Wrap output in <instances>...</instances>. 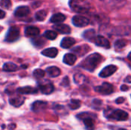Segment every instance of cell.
Instances as JSON below:
<instances>
[{"mask_svg": "<svg viewBox=\"0 0 131 130\" xmlns=\"http://www.w3.org/2000/svg\"><path fill=\"white\" fill-rule=\"evenodd\" d=\"M61 85H62V86H64V87H67V86H68L69 85V79H68V77H64V79H63V81H62V83L61 84Z\"/></svg>", "mask_w": 131, "mask_h": 130, "instance_id": "obj_34", "label": "cell"}, {"mask_svg": "<svg viewBox=\"0 0 131 130\" xmlns=\"http://www.w3.org/2000/svg\"><path fill=\"white\" fill-rule=\"evenodd\" d=\"M77 61V57L74 54H71V53H69V54H66L64 56V58H63V61L64 64H68V65H73L74 64V63L76 62Z\"/></svg>", "mask_w": 131, "mask_h": 130, "instance_id": "obj_21", "label": "cell"}, {"mask_svg": "<svg viewBox=\"0 0 131 130\" xmlns=\"http://www.w3.org/2000/svg\"><path fill=\"white\" fill-rule=\"evenodd\" d=\"M66 19V16L61 13H57L53 15L51 18H50V21L54 23V24H58V23H61L63 22L64 20Z\"/></svg>", "mask_w": 131, "mask_h": 130, "instance_id": "obj_23", "label": "cell"}, {"mask_svg": "<svg viewBox=\"0 0 131 130\" xmlns=\"http://www.w3.org/2000/svg\"><path fill=\"white\" fill-rule=\"evenodd\" d=\"M95 116L91 113H81L77 116V118L82 120L87 130H94V119Z\"/></svg>", "mask_w": 131, "mask_h": 130, "instance_id": "obj_3", "label": "cell"}, {"mask_svg": "<svg viewBox=\"0 0 131 130\" xmlns=\"http://www.w3.org/2000/svg\"><path fill=\"white\" fill-rule=\"evenodd\" d=\"M40 33V30L37 27L34 26H28L25 29V34L27 37L29 38H34L37 37Z\"/></svg>", "mask_w": 131, "mask_h": 130, "instance_id": "obj_15", "label": "cell"}, {"mask_svg": "<svg viewBox=\"0 0 131 130\" xmlns=\"http://www.w3.org/2000/svg\"><path fill=\"white\" fill-rule=\"evenodd\" d=\"M19 34H20V31L18 28L15 26L11 27L8 30V32L5 35V41L7 42H14L18 39Z\"/></svg>", "mask_w": 131, "mask_h": 130, "instance_id": "obj_6", "label": "cell"}, {"mask_svg": "<svg viewBox=\"0 0 131 130\" xmlns=\"http://www.w3.org/2000/svg\"><path fill=\"white\" fill-rule=\"evenodd\" d=\"M95 91L103 95H109L114 92V87L109 83H104L102 85L96 87L94 88Z\"/></svg>", "mask_w": 131, "mask_h": 130, "instance_id": "obj_7", "label": "cell"}, {"mask_svg": "<svg viewBox=\"0 0 131 130\" xmlns=\"http://www.w3.org/2000/svg\"><path fill=\"white\" fill-rule=\"evenodd\" d=\"M58 54V51L55 48H46L41 51V54L48 57H51L54 58Z\"/></svg>", "mask_w": 131, "mask_h": 130, "instance_id": "obj_19", "label": "cell"}, {"mask_svg": "<svg viewBox=\"0 0 131 130\" xmlns=\"http://www.w3.org/2000/svg\"><path fill=\"white\" fill-rule=\"evenodd\" d=\"M85 77L83 74H77L74 76V80L76 84H82L85 81Z\"/></svg>", "mask_w": 131, "mask_h": 130, "instance_id": "obj_29", "label": "cell"}, {"mask_svg": "<svg viewBox=\"0 0 131 130\" xmlns=\"http://www.w3.org/2000/svg\"><path fill=\"white\" fill-rule=\"evenodd\" d=\"M47 106H48V103L47 102L38 100V101H35L31 104V109L35 113H39V112L43 111L44 110H45L47 108Z\"/></svg>", "mask_w": 131, "mask_h": 130, "instance_id": "obj_12", "label": "cell"}, {"mask_svg": "<svg viewBox=\"0 0 131 130\" xmlns=\"http://www.w3.org/2000/svg\"><path fill=\"white\" fill-rule=\"evenodd\" d=\"M95 31L94 29H89V30H87L85 31V32L84 33L83 36L84 37V38L88 39V40H90L91 41L92 38L95 36Z\"/></svg>", "mask_w": 131, "mask_h": 130, "instance_id": "obj_28", "label": "cell"}, {"mask_svg": "<svg viewBox=\"0 0 131 130\" xmlns=\"http://www.w3.org/2000/svg\"><path fill=\"white\" fill-rule=\"evenodd\" d=\"M45 130H51V129H45Z\"/></svg>", "mask_w": 131, "mask_h": 130, "instance_id": "obj_41", "label": "cell"}, {"mask_svg": "<svg viewBox=\"0 0 131 130\" xmlns=\"http://www.w3.org/2000/svg\"><path fill=\"white\" fill-rule=\"evenodd\" d=\"M44 36L49 40H54L57 38L58 34L56 31H46L45 32Z\"/></svg>", "mask_w": 131, "mask_h": 130, "instance_id": "obj_30", "label": "cell"}, {"mask_svg": "<svg viewBox=\"0 0 131 130\" xmlns=\"http://www.w3.org/2000/svg\"><path fill=\"white\" fill-rule=\"evenodd\" d=\"M47 15H48V13H47V11L45 10H40V11L36 12L35 18L38 21H44L46 18Z\"/></svg>", "mask_w": 131, "mask_h": 130, "instance_id": "obj_26", "label": "cell"}, {"mask_svg": "<svg viewBox=\"0 0 131 130\" xmlns=\"http://www.w3.org/2000/svg\"><path fill=\"white\" fill-rule=\"evenodd\" d=\"M91 41L95 43L96 45L104 48H110L111 47V44L108 39L101 35H95Z\"/></svg>", "mask_w": 131, "mask_h": 130, "instance_id": "obj_8", "label": "cell"}, {"mask_svg": "<svg viewBox=\"0 0 131 130\" xmlns=\"http://www.w3.org/2000/svg\"><path fill=\"white\" fill-rule=\"evenodd\" d=\"M53 28L55 29V31L60 32L61 34H66L71 33V28L68 25H65V24L58 23V24H56L55 25H54Z\"/></svg>", "mask_w": 131, "mask_h": 130, "instance_id": "obj_16", "label": "cell"}, {"mask_svg": "<svg viewBox=\"0 0 131 130\" xmlns=\"http://www.w3.org/2000/svg\"><path fill=\"white\" fill-rule=\"evenodd\" d=\"M118 130H127V129H120Z\"/></svg>", "mask_w": 131, "mask_h": 130, "instance_id": "obj_40", "label": "cell"}, {"mask_svg": "<svg viewBox=\"0 0 131 130\" xmlns=\"http://www.w3.org/2000/svg\"><path fill=\"white\" fill-rule=\"evenodd\" d=\"M126 45H127V41L124 40V39L117 40L114 44V46H115L116 49H121V48H124Z\"/></svg>", "mask_w": 131, "mask_h": 130, "instance_id": "obj_31", "label": "cell"}, {"mask_svg": "<svg viewBox=\"0 0 131 130\" xmlns=\"http://www.w3.org/2000/svg\"><path fill=\"white\" fill-rule=\"evenodd\" d=\"M5 17V12L4 11H2V9H0V19H2Z\"/></svg>", "mask_w": 131, "mask_h": 130, "instance_id": "obj_37", "label": "cell"}, {"mask_svg": "<svg viewBox=\"0 0 131 130\" xmlns=\"http://www.w3.org/2000/svg\"><path fill=\"white\" fill-rule=\"evenodd\" d=\"M74 44H75V40L74 38L66 37V38H64L62 41H61V47L63 48L68 49V48H71Z\"/></svg>", "mask_w": 131, "mask_h": 130, "instance_id": "obj_20", "label": "cell"}, {"mask_svg": "<svg viewBox=\"0 0 131 130\" xmlns=\"http://www.w3.org/2000/svg\"><path fill=\"white\" fill-rule=\"evenodd\" d=\"M128 58H129L130 61H131V52H130V54H128Z\"/></svg>", "mask_w": 131, "mask_h": 130, "instance_id": "obj_39", "label": "cell"}, {"mask_svg": "<svg viewBox=\"0 0 131 130\" xmlns=\"http://www.w3.org/2000/svg\"><path fill=\"white\" fill-rule=\"evenodd\" d=\"M102 57L98 53L92 54L89 56H88L80 64V66L89 71H94L97 67L100 64L101 62Z\"/></svg>", "mask_w": 131, "mask_h": 130, "instance_id": "obj_1", "label": "cell"}, {"mask_svg": "<svg viewBox=\"0 0 131 130\" xmlns=\"http://www.w3.org/2000/svg\"><path fill=\"white\" fill-rule=\"evenodd\" d=\"M125 81L127 82V83H131V77L130 76H128L126 79H125Z\"/></svg>", "mask_w": 131, "mask_h": 130, "instance_id": "obj_38", "label": "cell"}, {"mask_svg": "<svg viewBox=\"0 0 131 130\" xmlns=\"http://www.w3.org/2000/svg\"><path fill=\"white\" fill-rule=\"evenodd\" d=\"M30 13V9L28 6H19L15 11V15L18 18H22L27 16Z\"/></svg>", "mask_w": 131, "mask_h": 130, "instance_id": "obj_14", "label": "cell"}, {"mask_svg": "<svg viewBox=\"0 0 131 130\" xmlns=\"http://www.w3.org/2000/svg\"><path fill=\"white\" fill-rule=\"evenodd\" d=\"M72 51L73 52H74L76 54L79 56H84L90 51V47L87 44H84V45H81V46H78L74 48Z\"/></svg>", "mask_w": 131, "mask_h": 130, "instance_id": "obj_18", "label": "cell"}, {"mask_svg": "<svg viewBox=\"0 0 131 130\" xmlns=\"http://www.w3.org/2000/svg\"><path fill=\"white\" fill-rule=\"evenodd\" d=\"M124 102V97H120V98H117L116 100V103L119 104V103H122Z\"/></svg>", "mask_w": 131, "mask_h": 130, "instance_id": "obj_35", "label": "cell"}, {"mask_svg": "<svg viewBox=\"0 0 131 130\" xmlns=\"http://www.w3.org/2000/svg\"><path fill=\"white\" fill-rule=\"evenodd\" d=\"M117 70V67L115 65H108L107 67H105L100 73L99 76L101 77L105 78V77H108L110 76H111L112 74H114Z\"/></svg>", "mask_w": 131, "mask_h": 130, "instance_id": "obj_11", "label": "cell"}, {"mask_svg": "<svg viewBox=\"0 0 131 130\" xmlns=\"http://www.w3.org/2000/svg\"><path fill=\"white\" fill-rule=\"evenodd\" d=\"M121 89L122 91H127V90H129V87L127 85H122L121 87Z\"/></svg>", "mask_w": 131, "mask_h": 130, "instance_id": "obj_36", "label": "cell"}, {"mask_svg": "<svg viewBox=\"0 0 131 130\" xmlns=\"http://www.w3.org/2000/svg\"><path fill=\"white\" fill-rule=\"evenodd\" d=\"M107 8H120L126 3V0H101Z\"/></svg>", "mask_w": 131, "mask_h": 130, "instance_id": "obj_9", "label": "cell"}, {"mask_svg": "<svg viewBox=\"0 0 131 130\" xmlns=\"http://www.w3.org/2000/svg\"><path fill=\"white\" fill-rule=\"evenodd\" d=\"M69 5L73 11L78 13H88L92 8L88 0H70Z\"/></svg>", "mask_w": 131, "mask_h": 130, "instance_id": "obj_2", "label": "cell"}, {"mask_svg": "<svg viewBox=\"0 0 131 130\" xmlns=\"http://www.w3.org/2000/svg\"><path fill=\"white\" fill-rule=\"evenodd\" d=\"M0 6L6 8V9H9L12 6V2L10 0H1L0 1Z\"/></svg>", "mask_w": 131, "mask_h": 130, "instance_id": "obj_33", "label": "cell"}, {"mask_svg": "<svg viewBox=\"0 0 131 130\" xmlns=\"http://www.w3.org/2000/svg\"><path fill=\"white\" fill-rule=\"evenodd\" d=\"M89 19L82 15H75L72 18V23L76 27H85L89 24Z\"/></svg>", "mask_w": 131, "mask_h": 130, "instance_id": "obj_10", "label": "cell"}, {"mask_svg": "<svg viewBox=\"0 0 131 130\" xmlns=\"http://www.w3.org/2000/svg\"><path fill=\"white\" fill-rule=\"evenodd\" d=\"M31 43L35 47L40 48L41 46H44L45 44L46 41H45V40L42 37H39V38H33L31 40Z\"/></svg>", "mask_w": 131, "mask_h": 130, "instance_id": "obj_25", "label": "cell"}, {"mask_svg": "<svg viewBox=\"0 0 131 130\" xmlns=\"http://www.w3.org/2000/svg\"><path fill=\"white\" fill-rule=\"evenodd\" d=\"M45 74V71H44L43 70H41V69H36L33 72L34 77L37 79H41L42 77H44Z\"/></svg>", "mask_w": 131, "mask_h": 130, "instance_id": "obj_32", "label": "cell"}, {"mask_svg": "<svg viewBox=\"0 0 131 130\" xmlns=\"http://www.w3.org/2000/svg\"><path fill=\"white\" fill-rule=\"evenodd\" d=\"M106 117L111 120H117V121H125L128 119L129 115L127 112L122 110H115L112 111V113H109Z\"/></svg>", "mask_w": 131, "mask_h": 130, "instance_id": "obj_4", "label": "cell"}, {"mask_svg": "<svg viewBox=\"0 0 131 130\" xmlns=\"http://www.w3.org/2000/svg\"><path fill=\"white\" fill-rule=\"evenodd\" d=\"M80 107H81V101L78 100H74L73 99L68 103V107L72 110H78Z\"/></svg>", "mask_w": 131, "mask_h": 130, "instance_id": "obj_27", "label": "cell"}, {"mask_svg": "<svg viewBox=\"0 0 131 130\" xmlns=\"http://www.w3.org/2000/svg\"><path fill=\"white\" fill-rule=\"evenodd\" d=\"M17 92L19 94H35L38 93V89L34 88L32 87H20L17 89Z\"/></svg>", "mask_w": 131, "mask_h": 130, "instance_id": "obj_17", "label": "cell"}, {"mask_svg": "<svg viewBox=\"0 0 131 130\" xmlns=\"http://www.w3.org/2000/svg\"><path fill=\"white\" fill-rule=\"evenodd\" d=\"M38 88L42 93L46 95L51 94L54 90V87L53 84L48 80L40 81L38 83Z\"/></svg>", "mask_w": 131, "mask_h": 130, "instance_id": "obj_5", "label": "cell"}, {"mask_svg": "<svg viewBox=\"0 0 131 130\" xmlns=\"http://www.w3.org/2000/svg\"><path fill=\"white\" fill-rule=\"evenodd\" d=\"M3 70L6 71V72H14L18 70V66L16 64H15L14 63L12 62H8L5 63L3 65Z\"/></svg>", "mask_w": 131, "mask_h": 130, "instance_id": "obj_24", "label": "cell"}, {"mask_svg": "<svg viewBox=\"0 0 131 130\" xmlns=\"http://www.w3.org/2000/svg\"><path fill=\"white\" fill-rule=\"evenodd\" d=\"M45 72H47V74L51 77H56L61 74V70L58 67H55V66H51V67H48Z\"/></svg>", "mask_w": 131, "mask_h": 130, "instance_id": "obj_22", "label": "cell"}, {"mask_svg": "<svg viewBox=\"0 0 131 130\" xmlns=\"http://www.w3.org/2000/svg\"><path fill=\"white\" fill-rule=\"evenodd\" d=\"M9 101V103L15 107H21L24 102H25V98L20 95H15V96H12L9 98L8 100Z\"/></svg>", "mask_w": 131, "mask_h": 130, "instance_id": "obj_13", "label": "cell"}]
</instances>
